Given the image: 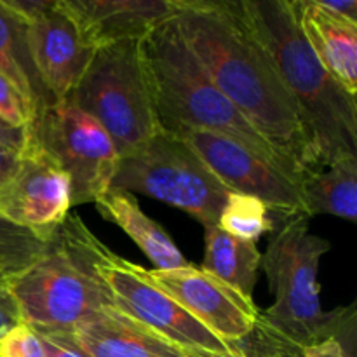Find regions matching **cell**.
<instances>
[{
  "instance_id": "cell-25",
  "label": "cell",
  "mask_w": 357,
  "mask_h": 357,
  "mask_svg": "<svg viewBox=\"0 0 357 357\" xmlns=\"http://www.w3.org/2000/svg\"><path fill=\"white\" fill-rule=\"evenodd\" d=\"M246 340L260 357H302V349L275 337L260 321Z\"/></svg>"
},
{
  "instance_id": "cell-4",
  "label": "cell",
  "mask_w": 357,
  "mask_h": 357,
  "mask_svg": "<svg viewBox=\"0 0 357 357\" xmlns=\"http://www.w3.org/2000/svg\"><path fill=\"white\" fill-rule=\"evenodd\" d=\"M331 250L330 241L309 229L305 215L295 216L275 229L261 265L274 303L260 314V323L275 337L303 349L314 342L337 337L354 342L356 309L324 312L321 305V258Z\"/></svg>"
},
{
  "instance_id": "cell-33",
  "label": "cell",
  "mask_w": 357,
  "mask_h": 357,
  "mask_svg": "<svg viewBox=\"0 0 357 357\" xmlns=\"http://www.w3.org/2000/svg\"><path fill=\"white\" fill-rule=\"evenodd\" d=\"M17 162H20V157H17L16 153L9 152V150L0 146V187H2L3 181L13 174V171L16 169Z\"/></svg>"
},
{
  "instance_id": "cell-22",
  "label": "cell",
  "mask_w": 357,
  "mask_h": 357,
  "mask_svg": "<svg viewBox=\"0 0 357 357\" xmlns=\"http://www.w3.org/2000/svg\"><path fill=\"white\" fill-rule=\"evenodd\" d=\"M47 241L0 218V284H9L42 255Z\"/></svg>"
},
{
  "instance_id": "cell-24",
  "label": "cell",
  "mask_w": 357,
  "mask_h": 357,
  "mask_svg": "<svg viewBox=\"0 0 357 357\" xmlns=\"http://www.w3.org/2000/svg\"><path fill=\"white\" fill-rule=\"evenodd\" d=\"M0 117L16 128H28L31 131L33 117L30 108L2 72H0Z\"/></svg>"
},
{
  "instance_id": "cell-26",
  "label": "cell",
  "mask_w": 357,
  "mask_h": 357,
  "mask_svg": "<svg viewBox=\"0 0 357 357\" xmlns=\"http://www.w3.org/2000/svg\"><path fill=\"white\" fill-rule=\"evenodd\" d=\"M33 330V328H31ZM44 347L45 357H89L73 337L72 330H33Z\"/></svg>"
},
{
  "instance_id": "cell-17",
  "label": "cell",
  "mask_w": 357,
  "mask_h": 357,
  "mask_svg": "<svg viewBox=\"0 0 357 357\" xmlns=\"http://www.w3.org/2000/svg\"><path fill=\"white\" fill-rule=\"evenodd\" d=\"M94 204L105 220L121 227L138 244L139 250L155 265V271H174L194 265L181 255L169 234L143 213L132 194L110 188Z\"/></svg>"
},
{
  "instance_id": "cell-31",
  "label": "cell",
  "mask_w": 357,
  "mask_h": 357,
  "mask_svg": "<svg viewBox=\"0 0 357 357\" xmlns=\"http://www.w3.org/2000/svg\"><path fill=\"white\" fill-rule=\"evenodd\" d=\"M321 6L330 13L337 14V16L344 17V20L351 21L357 24V2L356 0H338V2H331V0H319Z\"/></svg>"
},
{
  "instance_id": "cell-19",
  "label": "cell",
  "mask_w": 357,
  "mask_h": 357,
  "mask_svg": "<svg viewBox=\"0 0 357 357\" xmlns=\"http://www.w3.org/2000/svg\"><path fill=\"white\" fill-rule=\"evenodd\" d=\"M300 181L303 215H331L356 222L357 218V157L337 160Z\"/></svg>"
},
{
  "instance_id": "cell-5",
  "label": "cell",
  "mask_w": 357,
  "mask_h": 357,
  "mask_svg": "<svg viewBox=\"0 0 357 357\" xmlns=\"http://www.w3.org/2000/svg\"><path fill=\"white\" fill-rule=\"evenodd\" d=\"M91 232L68 215L40 257L9 282L21 321L33 330H75L93 314L114 307L91 255Z\"/></svg>"
},
{
  "instance_id": "cell-30",
  "label": "cell",
  "mask_w": 357,
  "mask_h": 357,
  "mask_svg": "<svg viewBox=\"0 0 357 357\" xmlns=\"http://www.w3.org/2000/svg\"><path fill=\"white\" fill-rule=\"evenodd\" d=\"M20 309L16 305V300L13 298L9 291V284H0V337L13 330L14 326L21 324Z\"/></svg>"
},
{
  "instance_id": "cell-15",
  "label": "cell",
  "mask_w": 357,
  "mask_h": 357,
  "mask_svg": "<svg viewBox=\"0 0 357 357\" xmlns=\"http://www.w3.org/2000/svg\"><path fill=\"white\" fill-rule=\"evenodd\" d=\"M296 24L328 73L357 96V24L330 13L319 0L289 2Z\"/></svg>"
},
{
  "instance_id": "cell-11",
  "label": "cell",
  "mask_w": 357,
  "mask_h": 357,
  "mask_svg": "<svg viewBox=\"0 0 357 357\" xmlns=\"http://www.w3.org/2000/svg\"><path fill=\"white\" fill-rule=\"evenodd\" d=\"M149 275L181 309L232 347L250 337L260 321L261 310L253 298L194 265L174 271L153 268Z\"/></svg>"
},
{
  "instance_id": "cell-21",
  "label": "cell",
  "mask_w": 357,
  "mask_h": 357,
  "mask_svg": "<svg viewBox=\"0 0 357 357\" xmlns=\"http://www.w3.org/2000/svg\"><path fill=\"white\" fill-rule=\"evenodd\" d=\"M216 225L239 239L258 243L264 234L278 229L274 215L264 201L251 195L230 192Z\"/></svg>"
},
{
  "instance_id": "cell-28",
  "label": "cell",
  "mask_w": 357,
  "mask_h": 357,
  "mask_svg": "<svg viewBox=\"0 0 357 357\" xmlns=\"http://www.w3.org/2000/svg\"><path fill=\"white\" fill-rule=\"evenodd\" d=\"M9 10H13L21 21L30 23V21L37 20L49 9H52L56 0H2Z\"/></svg>"
},
{
  "instance_id": "cell-2",
  "label": "cell",
  "mask_w": 357,
  "mask_h": 357,
  "mask_svg": "<svg viewBox=\"0 0 357 357\" xmlns=\"http://www.w3.org/2000/svg\"><path fill=\"white\" fill-rule=\"evenodd\" d=\"M241 6L298 108L317 169L357 157L356 96L321 65L288 0H241Z\"/></svg>"
},
{
  "instance_id": "cell-29",
  "label": "cell",
  "mask_w": 357,
  "mask_h": 357,
  "mask_svg": "<svg viewBox=\"0 0 357 357\" xmlns=\"http://www.w3.org/2000/svg\"><path fill=\"white\" fill-rule=\"evenodd\" d=\"M351 349L340 338L330 337L303 347L302 357H352Z\"/></svg>"
},
{
  "instance_id": "cell-18",
  "label": "cell",
  "mask_w": 357,
  "mask_h": 357,
  "mask_svg": "<svg viewBox=\"0 0 357 357\" xmlns=\"http://www.w3.org/2000/svg\"><path fill=\"white\" fill-rule=\"evenodd\" d=\"M0 72L10 80L26 101L33 124L42 112L52 105L31 61L26 40V23L0 0ZM31 124V126H33Z\"/></svg>"
},
{
  "instance_id": "cell-1",
  "label": "cell",
  "mask_w": 357,
  "mask_h": 357,
  "mask_svg": "<svg viewBox=\"0 0 357 357\" xmlns=\"http://www.w3.org/2000/svg\"><path fill=\"white\" fill-rule=\"evenodd\" d=\"M174 21L223 96L257 129L300 181L317 164L302 117L241 2L173 0Z\"/></svg>"
},
{
  "instance_id": "cell-8",
  "label": "cell",
  "mask_w": 357,
  "mask_h": 357,
  "mask_svg": "<svg viewBox=\"0 0 357 357\" xmlns=\"http://www.w3.org/2000/svg\"><path fill=\"white\" fill-rule=\"evenodd\" d=\"M31 139L70 178L72 208L96 202L110 190L117 150L107 131L73 103L49 105L31 126Z\"/></svg>"
},
{
  "instance_id": "cell-9",
  "label": "cell",
  "mask_w": 357,
  "mask_h": 357,
  "mask_svg": "<svg viewBox=\"0 0 357 357\" xmlns=\"http://www.w3.org/2000/svg\"><path fill=\"white\" fill-rule=\"evenodd\" d=\"M91 255L98 274L110 291L114 307L126 316L145 324L183 351L201 349L227 354L237 349L220 340L181 309L150 279L149 271L115 255L96 236L91 239Z\"/></svg>"
},
{
  "instance_id": "cell-16",
  "label": "cell",
  "mask_w": 357,
  "mask_h": 357,
  "mask_svg": "<svg viewBox=\"0 0 357 357\" xmlns=\"http://www.w3.org/2000/svg\"><path fill=\"white\" fill-rule=\"evenodd\" d=\"M72 331L89 357H188L187 351L115 307L93 314Z\"/></svg>"
},
{
  "instance_id": "cell-20",
  "label": "cell",
  "mask_w": 357,
  "mask_h": 357,
  "mask_svg": "<svg viewBox=\"0 0 357 357\" xmlns=\"http://www.w3.org/2000/svg\"><path fill=\"white\" fill-rule=\"evenodd\" d=\"M204 232L206 257L202 271L253 298L261 265V253L257 243L230 236L218 225L204 227Z\"/></svg>"
},
{
  "instance_id": "cell-12",
  "label": "cell",
  "mask_w": 357,
  "mask_h": 357,
  "mask_svg": "<svg viewBox=\"0 0 357 357\" xmlns=\"http://www.w3.org/2000/svg\"><path fill=\"white\" fill-rule=\"evenodd\" d=\"M72 209L70 178L37 146L0 187V218L49 241Z\"/></svg>"
},
{
  "instance_id": "cell-32",
  "label": "cell",
  "mask_w": 357,
  "mask_h": 357,
  "mask_svg": "<svg viewBox=\"0 0 357 357\" xmlns=\"http://www.w3.org/2000/svg\"><path fill=\"white\" fill-rule=\"evenodd\" d=\"M188 357H260L257 354L253 347L248 344V340L244 338L243 342L237 344V349L234 352H227V354H220V352H209V351H201V349H192L187 351Z\"/></svg>"
},
{
  "instance_id": "cell-3",
  "label": "cell",
  "mask_w": 357,
  "mask_h": 357,
  "mask_svg": "<svg viewBox=\"0 0 357 357\" xmlns=\"http://www.w3.org/2000/svg\"><path fill=\"white\" fill-rule=\"evenodd\" d=\"M142 56L159 129L176 136L195 129L222 135L295 178L281 157L213 84L185 44L173 16L142 38Z\"/></svg>"
},
{
  "instance_id": "cell-14",
  "label": "cell",
  "mask_w": 357,
  "mask_h": 357,
  "mask_svg": "<svg viewBox=\"0 0 357 357\" xmlns=\"http://www.w3.org/2000/svg\"><path fill=\"white\" fill-rule=\"evenodd\" d=\"M63 6L94 49L142 40L174 14L173 0H63Z\"/></svg>"
},
{
  "instance_id": "cell-6",
  "label": "cell",
  "mask_w": 357,
  "mask_h": 357,
  "mask_svg": "<svg viewBox=\"0 0 357 357\" xmlns=\"http://www.w3.org/2000/svg\"><path fill=\"white\" fill-rule=\"evenodd\" d=\"M66 101L107 131L119 159L142 149L157 131L142 40L98 47Z\"/></svg>"
},
{
  "instance_id": "cell-23",
  "label": "cell",
  "mask_w": 357,
  "mask_h": 357,
  "mask_svg": "<svg viewBox=\"0 0 357 357\" xmlns=\"http://www.w3.org/2000/svg\"><path fill=\"white\" fill-rule=\"evenodd\" d=\"M0 357H45L38 335L24 323L0 337Z\"/></svg>"
},
{
  "instance_id": "cell-7",
  "label": "cell",
  "mask_w": 357,
  "mask_h": 357,
  "mask_svg": "<svg viewBox=\"0 0 357 357\" xmlns=\"http://www.w3.org/2000/svg\"><path fill=\"white\" fill-rule=\"evenodd\" d=\"M110 188L166 202L204 227L218 223L230 194L183 138L162 129L142 149L119 159Z\"/></svg>"
},
{
  "instance_id": "cell-27",
  "label": "cell",
  "mask_w": 357,
  "mask_h": 357,
  "mask_svg": "<svg viewBox=\"0 0 357 357\" xmlns=\"http://www.w3.org/2000/svg\"><path fill=\"white\" fill-rule=\"evenodd\" d=\"M0 146L16 153L17 157L24 155L33 149L31 131L28 128H16L0 117Z\"/></svg>"
},
{
  "instance_id": "cell-10",
  "label": "cell",
  "mask_w": 357,
  "mask_h": 357,
  "mask_svg": "<svg viewBox=\"0 0 357 357\" xmlns=\"http://www.w3.org/2000/svg\"><path fill=\"white\" fill-rule=\"evenodd\" d=\"M180 138L197 152L230 192L260 199L281 222L303 215L298 181L241 143L199 129L181 132Z\"/></svg>"
},
{
  "instance_id": "cell-13",
  "label": "cell",
  "mask_w": 357,
  "mask_h": 357,
  "mask_svg": "<svg viewBox=\"0 0 357 357\" xmlns=\"http://www.w3.org/2000/svg\"><path fill=\"white\" fill-rule=\"evenodd\" d=\"M26 40L38 79L52 103L68 100L96 49L87 44L63 0H56L52 9L26 23Z\"/></svg>"
}]
</instances>
